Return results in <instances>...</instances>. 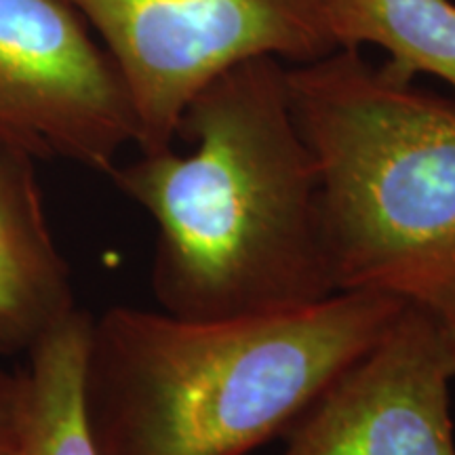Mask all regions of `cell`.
I'll list each match as a JSON object with an SVG mask.
<instances>
[{"instance_id":"obj_1","label":"cell","mask_w":455,"mask_h":455,"mask_svg":"<svg viewBox=\"0 0 455 455\" xmlns=\"http://www.w3.org/2000/svg\"><path fill=\"white\" fill-rule=\"evenodd\" d=\"M178 138L192 150L141 155L110 173L158 228L150 283L161 310L220 321L338 293L284 61L253 57L221 72L188 104Z\"/></svg>"},{"instance_id":"obj_2","label":"cell","mask_w":455,"mask_h":455,"mask_svg":"<svg viewBox=\"0 0 455 455\" xmlns=\"http://www.w3.org/2000/svg\"><path fill=\"white\" fill-rule=\"evenodd\" d=\"M407 301L339 291L281 315L91 318L83 398L98 455H247L283 436Z\"/></svg>"},{"instance_id":"obj_3","label":"cell","mask_w":455,"mask_h":455,"mask_svg":"<svg viewBox=\"0 0 455 455\" xmlns=\"http://www.w3.org/2000/svg\"><path fill=\"white\" fill-rule=\"evenodd\" d=\"M335 291L455 308V101L358 49L287 68Z\"/></svg>"},{"instance_id":"obj_4","label":"cell","mask_w":455,"mask_h":455,"mask_svg":"<svg viewBox=\"0 0 455 455\" xmlns=\"http://www.w3.org/2000/svg\"><path fill=\"white\" fill-rule=\"evenodd\" d=\"M100 34L127 87L141 155L178 140L188 104L253 57L291 66L335 53L329 0H66Z\"/></svg>"},{"instance_id":"obj_5","label":"cell","mask_w":455,"mask_h":455,"mask_svg":"<svg viewBox=\"0 0 455 455\" xmlns=\"http://www.w3.org/2000/svg\"><path fill=\"white\" fill-rule=\"evenodd\" d=\"M0 140L106 175L138 140L121 74L66 0H0Z\"/></svg>"},{"instance_id":"obj_6","label":"cell","mask_w":455,"mask_h":455,"mask_svg":"<svg viewBox=\"0 0 455 455\" xmlns=\"http://www.w3.org/2000/svg\"><path fill=\"white\" fill-rule=\"evenodd\" d=\"M453 379L439 318L405 304L289 426L281 455H455Z\"/></svg>"},{"instance_id":"obj_7","label":"cell","mask_w":455,"mask_h":455,"mask_svg":"<svg viewBox=\"0 0 455 455\" xmlns=\"http://www.w3.org/2000/svg\"><path fill=\"white\" fill-rule=\"evenodd\" d=\"M78 310L44 213L36 158L0 140V352L28 355Z\"/></svg>"},{"instance_id":"obj_8","label":"cell","mask_w":455,"mask_h":455,"mask_svg":"<svg viewBox=\"0 0 455 455\" xmlns=\"http://www.w3.org/2000/svg\"><path fill=\"white\" fill-rule=\"evenodd\" d=\"M91 318L78 308L28 352L26 409L17 455H98L83 398Z\"/></svg>"},{"instance_id":"obj_9","label":"cell","mask_w":455,"mask_h":455,"mask_svg":"<svg viewBox=\"0 0 455 455\" xmlns=\"http://www.w3.org/2000/svg\"><path fill=\"white\" fill-rule=\"evenodd\" d=\"M338 49L375 44L386 68L413 81L430 74L455 89V3L451 0H329Z\"/></svg>"},{"instance_id":"obj_10","label":"cell","mask_w":455,"mask_h":455,"mask_svg":"<svg viewBox=\"0 0 455 455\" xmlns=\"http://www.w3.org/2000/svg\"><path fill=\"white\" fill-rule=\"evenodd\" d=\"M26 409L24 369L0 367V455H17Z\"/></svg>"},{"instance_id":"obj_11","label":"cell","mask_w":455,"mask_h":455,"mask_svg":"<svg viewBox=\"0 0 455 455\" xmlns=\"http://www.w3.org/2000/svg\"><path fill=\"white\" fill-rule=\"evenodd\" d=\"M435 315H436V312H435ZM436 318H439L443 338H445V344H447L449 352H451V358L455 363V308L447 310V312H439Z\"/></svg>"}]
</instances>
